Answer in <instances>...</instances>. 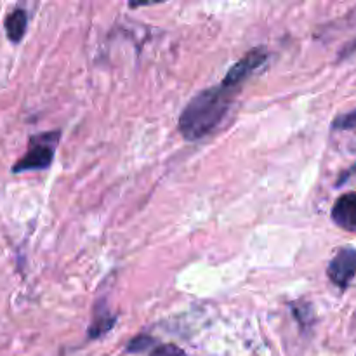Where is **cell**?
Returning <instances> with one entry per match:
<instances>
[{
	"instance_id": "cell-1",
	"label": "cell",
	"mask_w": 356,
	"mask_h": 356,
	"mask_svg": "<svg viewBox=\"0 0 356 356\" xmlns=\"http://www.w3.org/2000/svg\"><path fill=\"white\" fill-rule=\"evenodd\" d=\"M235 96V87L221 82L193 97L179 117V131L188 141H198L225 120Z\"/></svg>"
},
{
	"instance_id": "cell-4",
	"label": "cell",
	"mask_w": 356,
	"mask_h": 356,
	"mask_svg": "<svg viewBox=\"0 0 356 356\" xmlns=\"http://www.w3.org/2000/svg\"><path fill=\"white\" fill-rule=\"evenodd\" d=\"M266 59H268L266 49L264 47L252 49V51L247 52V54L243 56V58L240 59L236 65H233L232 68H229V72L226 73V76L222 82L228 83V86L235 87L236 89V87L242 86L243 80L249 79V76L254 73V70L259 68V66L263 65Z\"/></svg>"
},
{
	"instance_id": "cell-5",
	"label": "cell",
	"mask_w": 356,
	"mask_h": 356,
	"mask_svg": "<svg viewBox=\"0 0 356 356\" xmlns=\"http://www.w3.org/2000/svg\"><path fill=\"white\" fill-rule=\"evenodd\" d=\"M332 219L339 228L356 233V193H346L337 198L332 209Z\"/></svg>"
},
{
	"instance_id": "cell-7",
	"label": "cell",
	"mask_w": 356,
	"mask_h": 356,
	"mask_svg": "<svg viewBox=\"0 0 356 356\" xmlns=\"http://www.w3.org/2000/svg\"><path fill=\"white\" fill-rule=\"evenodd\" d=\"M332 127L336 131H350V129H356V110L351 111V113L341 115L334 120Z\"/></svg>"
},
{
	"instance_id": "cell-2",
	"label": "cell",
	"mask_w": 356,
	"mask_h": 356,
	"mask_svg": "<svg viewBox=\"0 0 356 356\" xmlns=\"http://www.w3.org/2000/svg\"><path fill=\"white\" fill-rule=\"evenodd\" d=\"M59 141V132H44L33 136L28 145L26 155L17 160L13 167V172H26V170H44L47 169L54 159L56 146Z\"/></svg>"
},
{
	"instance_id": "cell-8",
	"label": "cell",
	"mask_w": 356,
	"mask_h": 356,
	"mask_svg": "<svg viewBox=\"0 0 356 356\" xmlns=\"http://www.w3.org/2000/svg\"><path fill=\"white\" fill-rule=\"evenodd\" d=\"M149 356H188L181 348L174 346V344H163V346H159L156 350L152 351Z\"/></svg>"
},
{
	"instance_id": "cell-3",
	"label": "cell",
	"mask_w": 356,
	"mask_h": 356,
	"mask_svg": "<svg viewBox=\"0 0 356 356\" xmlns=\"http://www.w3.org/2000/svg\"><path fill=\"white\" fill-rule=\"evenodd\" d=\"M327 273L332 284L346 289L356 275V249H351V247L341 249L329 263Z\"/></svg>"
},
{
	"instance_id": "cell-6",
	"label": "cell",
	"mask_w": 356,
	"mask_h": 356,
	"mask_svg": "<svg viewBox=\"0 0 356 356\" xmlns=\"http://www.w3.org/2000/svg\"><path fill=\"white\" fill-rule=\"evenodd\" d=\"M28 24V16L23 9H16L6 17V33L9 37L10 42L17 44L21 42V38L24 37V31H26Z\"/></svg>"
}]
</instances>
